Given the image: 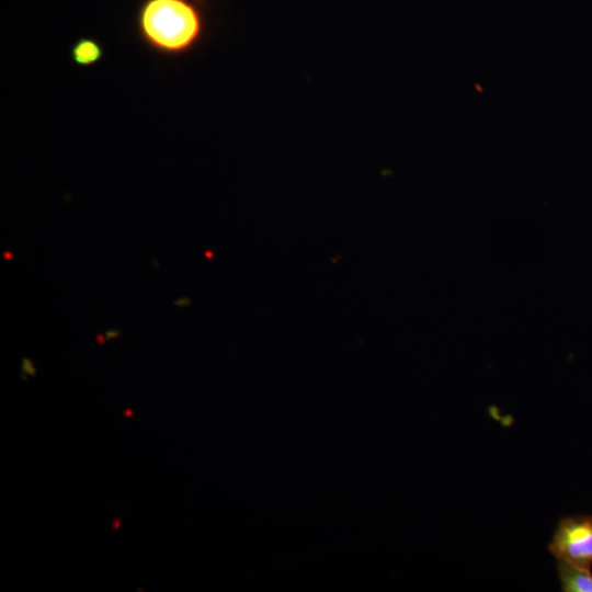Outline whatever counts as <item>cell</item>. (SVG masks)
Instances as JSON below:
<instances>
[{"label": "cell", "instance_id": "cell-1", "mask_svg": "<svg viewBox=\"0 0 592 592\" xmlns=\"http://www.w3.org/2000/svg\"><path fill=\"white\" fill-rule=\"evenodd\" d=\"M137 32L151 52L178 57L198 46L204 36V21L187 0H146L138 13Z\"/></svg>", "mask_w": 592, "mask_h": 592}, {"label": "cell", "instance_id": "cell-2", "mask_svg": "<svg viewBox=\"0 0 592 592\" xmlns=\"http://www.w3.org/2000/svg\"><path fill=\"white\" fill-rule=\"evenodd\" d=\"M559 561L590 570L592 566V515L562 519L548 546Z\"/></svg>", "mask_w": 592, "mask_h": 592}, {"label": "cell", "instance_id": "cell-3", "mask_svg": "<svg viewBox=\"0 0 592 592\" xmlns=\"http://www.w3.org/2000/svg\"><path fill=\"white\" fill-rule=\"evenodd\" d=\"M102 44L92 37H81L70 47L69 55L78 67L89 68L99 64L104 57Z\"/></svg>", "mask_w": 592, "mask_h": 592}, {"label": "cell", "instance_id": "cell-4", "mask_svg": "<svg viewBox=\"0 0 592 592\" xmlns=\"http://www.w3.org/2000/svg\"><path fill=\"white\" fill-rule=\"evenodd\" d=\"M561 590L565 592H592V574L590 570L571 566L567 562H557Z\"/></svg>", "mask_w": 592, "mask_h": 592}, {"label": "cell", "instance_id": "cell-5", "mask_svg": "<svg viewBox=\"0 0 592 592\" xmlns=\"http://www.w3.org/2000/svg\"><path fill=\"white\" fill-rule=\"evenodd\" d=\"M36 373L37 371L33 362L27 357H23L21 363V377L23 378V380H26L25 374H27L29 376H35Z\"/></svg>", "mask_w": 592, "mask_h": 592}, {"label": "cell", "instance_id": "cell-6", "mask_svg": "<svg viewBox=\"0 0 592 592\" xmlns=\"http://www.w3.org/2000/svg\"><path fill=\"white\" fill-rule=\"evenodd\" d=\"M105 339L106 340H112L114 338H117L118 335H121V330L119 329H107L105 332Z\"/></svg>", "mask_w": 592, "mask_h": 592}, {"label": "cell", "instance_id": "cell-7", "mask_svg": "<svg viewBox=\"0 0 592 592\" xmlns=\"http://www.w3.org/2000/svg\"><path fill=\"white\" fill-rule=\"evenodd\" d=\"M121 524H122V519L119 516H115L111 522V526L114 531H117L121 527Z\"/></svg>", "mask_w": 592, "mask_h": 592}, {"label": "cell", "instance_id": "cell-8", "mask_svg": "<svg viewBox=\"0 0 592 592\" xmlns=\"http://www.w3.org/2000/svg\"><path fill=\"white\" fill-rule=\"evenodd\" d=\"M190 303V300H187L186 298H179L178 300L174 301V305L175 306H186L187 304Z\"/></svg>", "mask_w": 592, "mask_h": 592}, {"label": "cell", "instance_id": "cell-9", "mask_svg": "<svg viewBox=\"0 0 592 592\" xmlns=\"http://www.w3.org/2000/svg\"><path fill=\"white\" fill-rule=\"evenodd\" d=\"M134 414V410L132 408H125L123 410V417L124 418H130Z\"/></svg>", "mask_w": 592, "mask_h": 592}, {"label": "cell", "instance_id": "cell-10", "mask_svg": "<svg viewBox=\"0 0 592 592\" xmlns=\"http://www.w3.org/2000/svg\"><path fill=\"white\" fill-rule=\"evenodd\" d=\"M105 340L106 339L103 337V334H101V333L96 334V342H98L99 345H103Z\"/></svg>", "mask_w": 592, "mask_h": 592}, {"label": "cell", "instance_id": "cell-11", "mask_svg": "<svg viewBox=\"0 0 592 592\" xmlns=\"http://www.w3.org/2000/svg\"><path fill=\"white\" fill-rule=\"evenodd\" d=\"M5 259H10L11 258V254L9 253V251H5L4 254Z\"/></svg>", "mask_w": 592, "mask_h": 592}]
</instances>
